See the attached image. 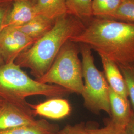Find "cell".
<instances>
[{
    "label": "cell",
    "mask_w": 134,
    "mask_h": 134,
    "mask_svg": "<svg viewBox=\"0 0 134 134\" xmlns=\"http://www.w3.org/2000/svg\"><path fill=\"white\" fill-rule=\"evenodd\" d=\"M70 40L86 44L118 66L134 64V23L94 17Z\"/></svg>",
    "instance_id": "obj_1"
},
{
    "label": "cell",
    "mask_w": 134,
    "mask_h": 134,
    "mask_svg": "<svg viewBox=\"0 0 134 134\" xmlns=\"http://www.w3.org/2000/svg\"><path fill=\"white\" fill-rule=\"evenodd\" d=\"M86 27L80 19L66 14L56 19L52 29L24 52L14 63L30 70L38 80L47 72L63 45L80 34Z\"/></svg>",
    "instance_id": "obj_2"
},
{
    "label": "cell",
    "mask_w": 134,
    "mask_h": 134,
    "mask_svg": "<svg viewBox=\"0 0 134 134\" xmlns=\"http://www.w3.org/2000/svg\"><path fill=\"white\" fill-rule=\"evenodd\" d=\"M72 93L61 86L43 83L31 78L14 62L0 66V98L30 108L26 99L32 96L63 97Z\"/></svg>",
    "instance_id": "obj_3"
},
{
    "label": "cell",
    "mask_w": 134,
    "mask_h": 134,
    "mask_svg": "<svg viewBox=\"0 0 134 134\" xmlns=\"http://www.w3.org/2000/svg\"><path fill=\"white\" fill-rule=\"evenodd\" d=\"M80 53L79 44L68 41L47 72L36 80L43 83L61 86L71 93L81 94L84 83Z\"/></svg>",
    "instance_id": "obj_4"
},
{
    "label": "cell",
    "mask_w": 134,
    "mask_h": 134,
    "mask_svg": "<svg viewBox=\"0 0 134 134\" xmlns=\"http://www.w3.org/2000/svg\"><path fill=\"white\" fill-rule=\"evenodd\" d=\"M79 45L85 81L81 93L84 106L94 114H98L103 111L110 116L109 86L104 74L96 67L91 48L85 44Z\"/></svg>",
    "instance_id": "obj_5"
},
{
    "label": "cell",
    "mask_w": 134,
    "mask_h": 134,
    "mask_svg": "<svg viewBox=\"0 0 134 134\" xmlns=\"http://www.w3.org/2000/svg\"><path fill=\"white\" fill-rule=\"evenodd\" d=\"M35 42L15 27L8 26L0 33V54L5 64L14 62Z\"/></svg>",
    "instance_id": "obj_6"
},
{
    "label": "cell",
    "mask_w": 134,
    "mask_h": 134,
    "mask_svg": "<svg viewBox=\"0 0 134 134\" xmlns=\"http://www.w3.org/2000/svg\"><path fill=\"white\" fill-rule=\"evenodd\" d=\"M36 121L30 108L5 100L0 104V131L31 124Z\"/></svg>",
    "instance_id": "obj_7"
},
{
    "label": "cell",
    "mask_w": 134,
    "mask_h": 134,
    "mask_svg": "<svg viewBox=\"0 0 134 134\" xmlns=\"http://www.w3.org/2000/svg\"><path fill=\"white\" fill-rule=\"evenodd\" d=\"M29 105L34 116L38 115L55 120L66 117L72 111L69 102L62 97L52 98L36 104L29 103Z\"/></svg>",
    "instance_id": "obj_8"
},
{
    "label": "cell",
    "mask_w": 134,
    "mask_h": 134,
    "mask_svg": "<svg viewBox=\"0 0 134 134\" xmlns=\"http://www.w3.org/2000/svg\"><path fill=\"white\" fill-rule=\"evenodd\" d=\"M38 15L34 2L29 0L14 1L12 2L4 28L8 26L19 27L27 23Z\"/></svg>",
    "instance_id": "obj_9"
},
{
    "label": "cell",
    "mask_w": 134,
    "mask_h": 134,
    "mask_svg": "<svg viewBox=\"0 0 134 134\" xmlns=\"http://www.w3.org/2000/svg\"><path fill=\"white\" fill-rule=\"evenodd\" d=\"M111 110L110 121L116 126L125 129L132 112L128 98L120 96L109 87Z\"/></svg>",
    "instance_id": "obj_10"
},
{
    "label": "cell",
    "mask_w": 134,
    "mask_h": 134,
    "mask_svg": "<svg viewBox=\"0 0 134 134\" xmlns=\"http://www.w3.org/2000/svg\"><path fill=\"white\" fill-rule=\"evenodd\" d=\"M104 69L106 80L110 88L120 96L128 97V93L124 77L118 66L108 58L99 55Z\"/></svg>",
    "instance_id": "obj_11"
},
{
    "label": "cell",
    "mask_w": 134,
    "mask_h": 134,
    "mask_svg": "<svg viewBox=\"0 0 134 134\" xmlns=\"http://www.w3.org/2000/svg\"><path fill=\"white\" fill-rule=\"evenodd\" d=\"M55 21L38 15L27 23L15 27L36 41L52 29Z\"/></svg>",
    "instance_id": "obj_12"
},
{
    "label": "cell",
    "mask_w": 134,
    "mask_h": 134,
    "mask_svg": "<svg viewBox=\"0 0 134 134\" xmlns=\"http://www.w3.org/2000/svg\"><path fill=\"white\" fill-rule=\"evenodd\" d=\"M59 131L57 125L50 123L44 119H40L31 124L0 131V134H57Z\"/></svg>",
    "instance_id": "obj_13"
},
{
    "label": "cell",
    "mask_w": 134,
    "mask_h": 134,
    "mask_svg": "<svg viewBox=\"0 0 134 134\" xmlns=\"http://www.w3.org/2000/svg\"><path fill=\"white\" fill-rule=\"evenodd\" d=\"M35 8L38 15L56 20L67 14L66 0H37Z\"/></svg>",
    "instance_id": "obj_14"
},
{
    "label": "cell",
    "mask_w": 134,
    "mask_h": 134,
    "mask_svg": "<svg viewBox=\"0 0 134 134\" xmlns=\"http://www.w3.org/2000/svg\"><path fill=\"white\" fill-rule=\"evenodd\" d=\"M92 4V0H66L67 14L80 19L86 25L94 18Z\"/></svg>",
    "instance_id": "obj_15"
},
{
    "label": "cell",
    "mask_w": 134,
    "mask_h": 134,
    "mask_svg": "<svg viewBox=\"0 0 134 134\" xmlns=\"http://www.w3.org/2000/svg\"><path fill=\"white\" fill-rule=\"evenodd\" d=\"M123 0H92L94 17L108 19L118 9Z\"/></svg>",
    "instance_id": "obj_16"
},
{
    "label": "cell",
    "mask_w": 134,
    "mask_h": 134,
    "mask_svg": "<svg viewBox=\"0 0 134 134\" xmlns=\"http://www.w3.org/2000/svg\"><path fill=\"white\" fill-rule=\"evenodd\" d=\"M108 19L134 24V0H123L118 9Z\"/></svg>",
    "instance_id": "obj_17"
},
{
    "label": "cell",
    "mask_w": 134,
    "mask_h": 134,
    "mask_svg": "<svg viewBox=\"0 0 134 134\" xmlns=\"http://www.w3.org/2000/svg\"><path fill=\"white\" fill-rule=\"evenodd\" d=\"M120 71L124 77L126 82L128 96L130 98L131 103L134 112V65H129L126 66H118Z\"/></svg>",
    "instance_id": "obj_18"
},
{
    "label": "cell",
    "mask_w": 134,
    "mask_h": 134,
    "mask_svg": "<svg viewBox=\"0 0 134 134\" xmlns=\"http://www.w3.org/2000/svg\"><path fill=\"white\" fill-rule=\"evenodd\" d=\"M86 129L89 134H126L125 129L116 126L110 120L104 127L100 128L86 127Z\"/></svg>",
    "instance_id": "obj_19"
},
{
    "label": "cell",
    "mask_w": 134,
    "mask_h": 134,
    "mask_svg": "<svg viewBox=\"0 0 134 134\" xmlns=\"http://www.w3.org/2000/svg\"><path fill=\"white\" fill-rule=\"evenodd\" d=\"M57 134H89L86 127L83 123L74 125H67L62 129L58 131Z\"/></svg>",
    "instance_id": "obj_20"
},
{
    "label": "cell",
    "mask_w": 134,
    "mask_h": 134,
    "mask_svg": "<svg viewBox=\"0 0 134 134\" xmlns=\"http://www.w3.org/2000/svg\"><path fill=\"white\" fill-rule=\"evenodd\" d=\"M12 3L0 4V33L5 27V24L8 15L12 8Z\"/></svg>",
    "instance_id": "obj_21"
},
{
    "label": "cell",
    "mask_w": 134,
    "mask_h": 134,
    "mask_svg": "<svg viewBox=\"0 0 134 134\" xmlns=\"http://www.w3.org/2000/svg\"><path fill=\"white\" fill-rule=\"evenodd\" d=\"M125 131L126 134H134V112L132 111L129 122L126 125Z\"/></svg>",
    "instance_id": "obj_22"
},
{
    "label": "cell",
    "mask_w": 134,
    "mask_h": 134,
    "mask_svg": "<svg viewBox=\"0 0 134 134\" xmlns=\"http://www.w3.org/2000/svg\"><path fill=\"white\" fill-rule=\"evenodd\" d=\"M14 1H16V0H0V4L5 3H12ZM29 1L34 2V3H35L37 0H29Z\"/></svg>",
    "instance_id": "obj_23"
},
{
    "label": "cell",
    "mask_w": 134,
    "mask_h": 134,
    "mask_svg": "<svg viewBox=\"0 0 134 134\" xmlns=\"http://www.w3.org/2000/svg\"><path fill=\"white\" fill-rule=\"evenodd\" d=\"M5 64V62H4V60H3V58H2L1 55V54H0V66L3 65V64Z\"/></svg>",
    "instance_id": "obj_24"
},
{
    "label": "cell",
    "mask_w": 134,
    "mask_h": 134,
    "mask_svg": "<svg viewBox=\"0 0 134 134\" xmlns=\"http://www.w3.org/2000/svg\"><path fill=\"white\" fill-rule=\"evenodd\" d=\"M3 100H3L2 98H0V104L2 103V102L3 101Z\"/></svg>",
    "instance_id": "obj_25"
},
{
    "label": "cell",
    "mask_w": 134,
    "mask_h": 134,
    "mask_svg": "<svg viewBox=\"0 0 134 134\" xmlns=\"http://www.w3.org/2000/svg\"></svg>",
    "instance_id": "obj_26"
}]
</instances>
